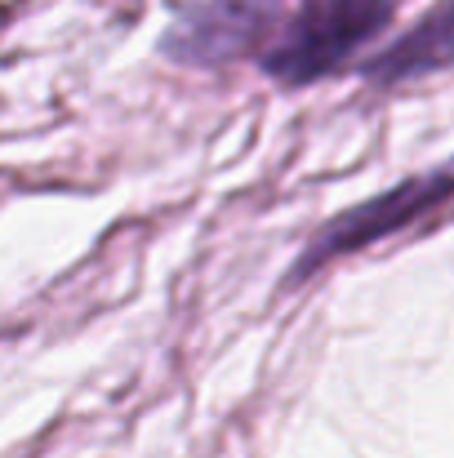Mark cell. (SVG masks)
Listing matches in <instances>:
<instances>
[{"instance_id":"obj_1","label":"cell","mask_w":454,"mask_h":458,"mask_svg":"<svg viewBox=\"0 0 454 458\" xmlns=\"http://www.w3.org/2000/svg\"><path fill=\"white\" fill-rule=\"evenodd\" d=\"M392 18L397 0H303L299 9L281 13L254 63L272 85L303 89L347 67L392 27Z\"/></svg>"},{"instance_id":"obj_2","label":"cell","mask_w":454,"mask_h":458,"mask_svg":"<svg viewBox=\"0 0 454 458\" xmlns=\"http://www.w3.org/2000/svg\"><path fill=\"white\" fill-rule=\"evenodd\" d=\"M446 200H450V169H446V165H437L433 174H419V178H401L397 187H388V191H379V196H370V200H361V205L334 214V218L303 245V254L295 259L286 285H299L307 276H316L325 263L347 259V254H356V250H370L374 241H388V236L415 227V223L428 218V214H441Z\"/></svg>"},{"instance_id":"obj_3","label":"cell","mask_w":454,"mask_h":458,"mask_svg":"<svg viewBox=\"0 0 454 458\" xmlns=\"http://www.w3.org/2000/svg\"><path fill=\"white\" fill-rule=\"evenodd\" d=\"M286 0H187L160 36V54L187 72H218L259 58L281 22Z\"/></svg>"},{"instance_id":"obj_4","label":"cell","mask_w":454,"mask_h":458,"mask_svg":"<svg viewBox=\"0 0 454 458\" xmlns=\"http://www.w3.org/2000/svg\"><path fill=\"white\" fill-rule=\"evenodd\" d=\"M450 0H437L406 36H397L392 45H383L374 58L361 63V76L365 85L374 89H397V85H410V81H424V76H441L450 72Z\"/></svg>"}]
</instances>
